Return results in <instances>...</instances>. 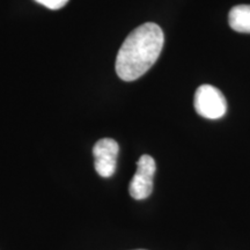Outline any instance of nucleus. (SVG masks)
Returning a JSON list of instances; mask_svg holds the SVG:
<instances>
[{
    "instance_id": "obj_1",
    "label": "nucleus",
    "mask_w": 250,
    "mask_h": 250,
    "mask_svg": "<svg viewBox=\"0 0 250 250\" xmlns=\"http://www.w3.org/2000/svg\"><path fill=\"white\" fill-rule=\"evenodd\" d=\"M164 31L156 23L146 22L131 31L117 54V76L124 81L143 77L158 61L164 48Z\"/></svg>"
},
{
    "instance_id": "obj_2",
    "label": "nucleus",
    "mask_w": 250,
    "mask_h": 250,
    "mask_svg": "<svg viewBox=\"0 0 250 250\" xmlns=\"http://www.w3.org/2000/svg\"><path fill=\"white\" fill-rule=\"evenodd\" d=\"M193 105L197 114L208 120H219L227 110L224 94L211 85H202L197 88Z\"/></svg>"
},
{
    "instance_id": "obj_3",
    "label": "nucleus",
    "mask_w": 250,
    "mask_h": 250,
    "mask_svg": "<svg viewBox=\"0 0 250 250\" xmlns=\"http://www.w3.org/2000/svg\"><path fill=\"white\" fill-rule=\"evenodd\" d=\"M155 170V161L151 155L144 154L140 156L137 162V171L129 186V192L132 198L143 201L151 196Z\"/></svg>"
},
{
    "instance_id": "obj_4",
    "label": "nucleus",
    "mask_w": 250,
    "mask_h": 250,
    "mask_svg": "<svg viewBox=\"0 0 250 250\" xmlns=\"http://www.w3.org/2000/svg\"><path fill=\"white\" fill-rule=\"evenodd\" d=\"M118 153L120 146L116 140L111 138H103L94 145V166L100 176L108 179L114 175L117 167Z\"/></svg>"
},
{
    "instance_id": "obj_5",
    "label": "nucleus",
    "mask_w": 250,
    "mask_h": 250,
    "mask_svg": "<svg viewBox=\"0 0 250 250\" xmlns=\"http://www.w3.org/2000/svg\"><path fill=\"white\" fill-rule=\"evenodd\" d=\"M228 22L233 30L250 34V5H237L229 11Z\"/></svg>"
},
{
    "instance_id": "obj_6",
    "label": "nucleus",
    "mask_w": 250,
    "mask_h": 250,
    "mask_svg": "<svg viewBox=\"0 0 250 250\" xmlns=\"http://www.w3.org/2000/svg\"><path fill=\"white\" fill-rule=\"evenodd\" d=\"M35 1L50 9H59L64 7L67 4L68 0H35Z\"/></svg>"
},
{
    "instance_id": "obj_7",
    "label": "nucleus",
    "mask_w": 250,
    "mask_h": 250,
    "mask_svg": "<svg viewBox=\"0 0 250 250\" xmlns=\"http://www.w3.org/2000/svg\"><path fill=\"white\" fill-rule=\"evenodd\" d=\"M136 250H145V249H136Z\"/></svg>"
}]
</instances>
